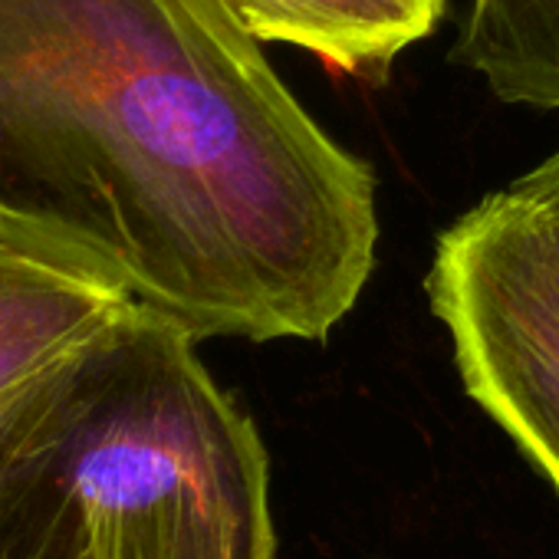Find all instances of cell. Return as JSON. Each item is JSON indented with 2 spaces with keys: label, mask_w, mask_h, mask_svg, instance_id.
<instances>
[{
  "label": "cell",
  "mask_w": 559,
  "mask_h": 559,
  "mask_svg": "<svg viewBox=\"0 0 559 559\" xmlns=\"http://www.w3.org/2000/svg\"><path fill=\"white\" fill-rule=\"evenodd\" d=\"M260 47L221 0H0V243L198 343H323L376 270V175Z\"/></svg>",
  "instance_id": "1"
},
{
  "label": "cell",
  "mask_w": 559,
  "mask_h": 559,
  "mask_svg": "<svg viewBox=\"0 0 559 559\" xmlns=\"http://www.w3.org/2000/svg\"><path fill=\"white\" fill-rule=\"evenodd\" d=\"M0 559H276L266 448L188 330L129 304L0 412Z\"/></svg>",
  "instance_id": "2"
},
{
  "label": "cell",
  "mask_w": 559,
  "mask_h": 559,
  "mask_svg": "<svg viewBox=\"0 0 559 559\" xmlns=\"http://www.w3.org/2000/svg\"><path fill=\"white\" fill-rule=\"evenodd\" d=\"M425 294L467 395L559 490V270L503 191L438 234Z\"/></svg>",
  "instance_id": "3"
},
{
  "label": "cell",
  "mask_w": 559,
  "mask_h": 559,
  "mask_svg": "<svg viewBox=\"0 0 559 559\" xmlns=\"http://www.w3.org/2000/svg\"><path fill=\"white\" fill-rule=\"evenodd\" d=\"M129 304L76 266L0 243V412L96 340Z\"/></svg>",
  "instance_id": "4"
},
{
  "label": "cell",
  "mask_w": 559,
  "mask_h": 559,
  "mask_svg": "<svg viewBox=\"0 0 559 559\" xmlns=\"http://www.w3.org/2000/svg\"><path fill=\"white\" fill-rule=\"evenodd\" d=\"M257 44H290L346 76L385 83L395 60L431 37L444 0H221Z\"/></svg>",
  "instance_id": "5"
},
{
  "label": "cell",
  "mask_w": 559,
  "mask_h": 559,
  "mask_svg": "<svg viewBox=\"0 0 559 559\" xmlns=\"http://www.w3.org/2000/svg\"><path fill=\"white\" fill-rule=\"evenodd\" d=\"M448 57L500 103L559 112V0H471Z\"/></svg>",
  "instance_id": "6"
},
{
  "label": "cell",
  "mask_w": 559,
  "mask_h": 559,
  "mask_svg": "<svg viewBox=\"0 0 559 559\" xmlns=\"http://www.w3.org/2000/svg\"><path fill=\"white\" fill-rule=\"evenodd\" d=\"M500 191L559 270V148Z\"/></svg>",
  "instance_id": "7"
},
{
  "label": "cell",
  "mask_w": 559,
  "mask_h": 559,
  "mask_svg": "<svg viewBox=\"0 0 559 559\" xmlns=\"http://www.w3.org/2000/svg\"><path fill=\"white\" fill-rule=\"evenodd\" d=\"M4 412H8V408H4Z\"/></svg>",
  "instance_id": "8"
}]
</instances>
